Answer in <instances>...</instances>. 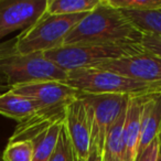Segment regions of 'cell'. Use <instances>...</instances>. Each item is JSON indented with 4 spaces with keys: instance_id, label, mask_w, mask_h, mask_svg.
<instances>
[{
    "instance_id": "cell-1",
    "label": "cell",
    "mask_w": 161,
    "mask_h": 161,
    "mask_svg": "<svg viewBox=\"0 0 161 161\" xmlns=\"http://www.w3.org/2000/svg\"><path fill=\"white\" fill-rule=\"evenodd\" d=\"M142 32L108 0H101L65 38L63 45L140 44Z\"/></svg>"
},
{
    "instance_id": "cell-2",
    "label": "cell",
    "mask_w": 161,
    "mask_h": 161,
    "mask_svg": "<svg viewBox=\"0 0 161 161\" xmlns=\"http://www.w3.org/2000/svg\"><path fill=\"white\" fill-rule=\"evenodd\" d=\"M0 76L9 90L14 86L40 82H64L67 72L47 58L43 53L20 54L14 50V39L0 43Z\"/></svg>"
},
{
    "instance_id": "cell-3",
    "label": "cell",
    "mask_w": 161,
    "mask_h": 161,
    "mask_svg": "<svg viewBox=\"0 0 161 161\" xmlns=\"http://www.w3.org/2000/svg\"><path fill=\"white\" fill-rule=\"evenodd\" d=\"M65 83L86 94H115L129 97L161 92V88L137 82L126 76L98 69H80L67 72Z\"/></svg>"
},
{
    "instance_id": "cell-4",
    "label": "cell",
    "mask_w": 161,
    "mask_h": 161,
    "mask_svg": "<svg viewBox=\"0 0 161 161\" xmlns=\"http://www.w3.org/2000/svg\"><path fill=\"white\" fill-rule=\"evenodd\" d=\"M87 14H45L32 27L14 38V50L20 54L45 53L64 43L71 30Z\"/></svg>"
},
{
    "instance_id": "cell-5",
    "label": "cell",
    "mask_w": 161,
    "mask_h": 161,
    "mask_svg": "<svg viewBox=\"0 0 161 161\" xmlns=\"http://www.w3.org/2000/svg\"><path fill=\"white\" fill-rule=\"evenodd\" d=\"M143 51L141 44L62 45L45 52L44 56L66 72L88 69L101 63Z\"/></svg>"
},
{
    "instance_id": "cell-6",
    "label": "cell",
    "mask_w": 161,
    "mask_h": 161,
    "mask_svg": "<svg viewBox=\"0 0 161 161\" xmlns=\"http://www.w3.org/2000/svg\"><path fill=\"white\" fill-rule=\"evenodd\" d=\"M87 110L91 123V148L102 153L105 139L110 128L127 109L129 96L115 94H86L78 95Z\"/></svg>"
},
{
    "instance_id": "cell-7",
    "label": "cell",
    "mask_w": 161,
    "mask_h": 161,
    "mask_svg": "<svg viewBox=\"0 0 161 161\" xmlns=\"http://www.w3.org/2000/svg\"><path fill=\"white\" fill-rule=\"evenodd\" d=\"M91 69L109 71L137 82L161 88V58L146 50L117 60L101 63Z\"/></svg>"
},
{
    "instance_id": "cell-8",
    "label": "cell",
    "mask_w": 161,
    "mask_h": 161,
    "mask_svg": "<svg viewBox=\"0 0 161 161\" xmlns=\"http://www.w3.org/2000/svg\"><path fill=\"white\" fill-rule=\"evenodd\" d=\"M47 7V0H0V40L36 25Z\"/></svg>"
},
{
    "instance_id": "cell-9",
    "label": "cell",
    "mask_w": 161,
    "mask_h": 161,
    "mask_svg": "<svg viewBox=\"0 0 161 161\" xmlns=\"http://www.w3.org/2000/svg\"><path fill=\"white\" fill-rule=\"evenodd\" d=\"M64 129L74 149L76 160L86 161L91 151V123L83 101L77 97L65 109Z\"/></svg>"
},
{
    "instance_id": "cell-10",
    "label": "cell",
    "mask_w": 161,
    "mask_h": 161,
    "mask_svg": "<svg viewBox=\"0 0 161 161\" xmlns=\"http://www.w3.org/2000/svg\"><path fill=\"white\" fill-rule=\"evenodd\" d=\"M16 94L36 102L41 108L67 105L77 98L80 92L64 82L40 80L33 83L17 85L10 88Z\"/></svg>"
},
{
    "instance_id": "cell-11",
    "label": "cell",
    "mask_w": 161,
    "mask_h": 161,
    "mask_svg": "<svg viewBox=\"0 0 161 161\" xmlns=\"http://www.w3.org/2000/svg\"><path fill=\"white\" fill-rule=\"evenodd\" d=\"M66 106L61 105L40 108L28 119L18 123L12 136L9 138V141H31L50 129L52 126L63 124Z\"/></svg>"
},
{
    "instance_id": "cell-12",
    "label": "cell",
    "mask_w": 161,
    "mask_h": 161,
    "mask_svg": "<svg viewBox=\"0 0 161 161\" xmlns=\"http://www.w3.org/2000/svg\"><path fill=\"white\" fill-rule=\"evenodd\" d=\"M161 136V92L145 95L140 117V139L137 156Z\"/></svg>"
},
{
    "instance_id": "cell-13",
    "label": "cell",
    "mask_w": 161,
    "mask_h": 161,
    "mask_svg": "<svg viewBox=\"0 0 161 161\" xmlns=\"http://www.w3.org/2000/svg\"><path fill=\"white\" fill-rule=\"evenodd\" d=\"M142 97H130L123 129V161H135L140 139V117Z\"/></svg>"
},
{
    "instance_id": "cell-14",
    "label": "cell",
    "mask_w": 161,
    "mask_h": 161,
    "mask_svg": "<svg viewBox=\"0 0 161 161\" xmlns=\"http://www.w3.org/2000/svg\"><path fill=\"white\" fill-rule=\"evenodd\" d=\"M40 108L32 99L16 94L10 90L0 94V115L18 123L28 119Z\"/></svg>"
},
{
    "instance_id": "cell-15",
    "label": "cell",
    "mask_w": 161,
    "mask_h": 161,
    "mask_svg": "<svg viewBox=\"0 0 161 161\" xmlns=\"http://www.w3.org/2000/svg\"><path fill=\"white\" fill-rule=\"evenodd\" d=\"M126 112L127 109L117 119L107 134L102 151L103 161H123V129L125 125Z\"/></svg>"
},
{
    "instance_id": "cell-16",
    "label": "cell",
    "mask_w": 161,
    "mask_h": 161,
    "mask_svg": "<svg viewBox=\"0 0 161 161\" xmlns=\"http://www.w3.org/2000/svg\"><path fill=\"white\" fill-rule=\"evenodd\" d=\"M64 124V123H63ZM63 124H56L50 129L41 134L33 140V157L32 161H49L58 145V137L63 128Z\"/></svg>"
},
{
    "instance_id": "cell-17",
    "label": "cell",
    "mask_w": 161,
    "mask_h": 161,
    "mask_svg": "<svg viewBox=\"0 0 161 161\" xmlns=\"http://www.w3.org/2000/svg\"><path fill=\"white\" fill-rule=\"evenodd\" d=\"M101 0H47L45 14L64 16V14H88L99 5Z\"/></svg>"
},
{
    "instance_id": "cell-18",
    "label": "cell",
    "mask_w": 161,
    "mask_h": 161,
    "mask_svg": "<svg viewBox=\"0 0 161 161\" xmlns=\"http://www.w3.org/2000/svg\"><path fill=\"white\" fill-rule=\"evenodd\" d=\"M141 32L161 34V10L156 11H128L121 10Z\"/></svg>"
},
{
    "instance_id": "cell-19",
    "label": "cell",
    "mask_w": 161,
    "mask_h": 161,
    "mask_svg": "<svg viewBox=\"0 0 161 161\" xmlns=\"http://www.w3.org/2000/svg\"><path fill=\"white\" fill-rule=\"evenodd\" d=\"M33 146L31 141H8L3 152V161H32Z\"/></svg>"
},
{
    "instance_id": "cell-20",
    "label": "cell",
    "mask_w": 161,
    "mask_h": 161,
    "mask_svg": "<svg viewBox=\"0 0 161 161\" xmlns=\"http://www.w3.org/2000/svg\"><path fill=\"white\" fill-rule=\"evenodd\" d=\"M120 10L128 11H156L161 10V0H108Z\"/></svg>"
},
{
    "instance_id": "cell-21",
    "label": "cell",
    "mask_w": 161,
    "mask_h": 161,
    "mask_svg": "<svg viewBox=\"0 0 161 161\" xmlns=\"http://www.w3.org/2000/svg\"><path fill=\"white\" fill-rule=\"evenodd\" d=\"M49 161H77L72 143L64 129V125L61 130L55 150H54L53 154L51 156Z\"/></svg>"
},
{
    "instance_id": "cell-22",
    "label": "cell",
    "mask_w": 161,
    "mask_h": 161,
    "mask_svg": "<svg viewBox=\"0 0 161 161\" xmlns=\"http://www.w3.org/2000/svg\"><path fill=\"white\" fill-rule=\"evenodd\" d=\"M135 161H161V136H158Z\"/></svg>"
},
{
    "instance_id": "cell-23",
    "label": "cell",
    "mask_w": 161,
    "mask_h": 161,
    "mask_svg": "<svg viewBox=\"0 0 161 161\" xmlns=\"http://www.w3.org/2000/svg\"><path fill=\"white\" fill-rule=\"evenodd\" d=\"M140 44L143 50L161 58V34L142 32Z\"/></svg>"
},
{
    "instance_id": "cell-24",
    "label": "cell",
    "mask_w": 161,
    "mask_h": 161,
    "mask_svg": "<svg viewBox=\"0 0 161 161\" xmlns=\"http://www.w3.org/2000/svg\"><path fill=\"white\" fill-rule=\"evenodd\" d=\"M86 161H103V157H102V153L95 148H91L90 154H88Z\"/></svg>"
},
{
    "instance_id": "cell-25",
    "label": "cell",
    "mask_w": 161,
    "mask_h": 161,
    "mask_svg": "<svg viewBox=\"0 0 161 161\" xmlns=\"http://www.w3.org/2000/svg\"><path fill=\"white\" fill-rule=\"evenodd\" d=\"M5 88H8V90H9V86H8L5 78L0 76V92H1L3 90H5Z\"/></svg>"
},
{
    "instance_id": "cell-26",
    "label": "cell",
    "mask_w": 161,
    "mask_h": 161,
    "mask_svg": "<svg viewBox=\"0 0 161 161\" xmlns=\"http://www.w3.org/2000/svg\"><path fill=\"white\" fill-rule=\"evenodd\" d=\"M0 161H3V158H1V157H0Z\"/></svg>"
}]
</instances>
